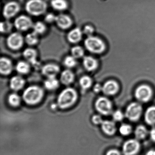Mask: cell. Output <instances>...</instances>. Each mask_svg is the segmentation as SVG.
<instances>
[{
    "label": "cell",
    "instance_id": "cell-1",
    "mask_svg": "<svg viewBox=\"0 0 155 155\" xmlns=\"http://www.w3.org/2000/svg\"><path fill=\"white\" fill-rule=\"evenodd\" d=\"M78 99V93L73 88L63 90L58 97V103L61 109L67 108L73 105Z\"/></svg>",
    "mask_w": 155,
    "mask_h": 155
},
{
    "label": "cell",
    "instance_id": "cell-2",
    "mask_svg": "<svg viewBox=\"0 0 155 155\" xmlns=\"http://www.w3.org/2000/svg\"><path fill=\"white\" fill-rule=\"evenodd\" d=\"M44 91L43 89L38 86H31L28 87L23 92L22 97L25 102L29 105L38 104L43 98Z\"/></svg>",
    "mask_w": 155,
    "mask_h": 155
},
{
    "label": "cell",
    "instance_id": "cell-3",
    "mask_svg": "<svg viewBox=\"0 0 155 155\" xmlns=\"http://www.w3.org/2000/svg\"><path fill=\"white\" fill-rule=\"evenodd\" d=\"M84 46L87 50L93 54H101L106 49V45L104 41L95 36L87 37L84 41Z\"/></svg>",
    "mask_w": 155,
    "mask_h": 155
},
{
    "label": "cell",
    "instance_id": "cell-4",
    "mask_svg": "<svg viewBox=\"0 0 155 155\" xmlns=\"http://www.w3.org/2000/svg\"><path fill=\"white\" fill-rule=\"evenodd\" d=\"M25 9L30 15L38 17L46 12L47 4L43 0H29L26 3Z\"/></svg>",
    "mask_w": 155,
    "mask_h": 155
},
{
    "label": "cell",
    "instance_id": "cell-5",
    "mask_svg": "<svg viewBox=\"0 0 155 155\" xmlns=\"http://www.w3.org/2000/svg\"><path fill=\"white\" fill-rule=\"evenodd\" d=\"M25 42L23 36L19 32H13L10 34L7 38V46L10 49L16 51L20 49Z\"/></svg>",
    "mask_w": 155,
    "mask_h": 155
},
{
    "label": "cell",
    "instance_id": "cell-6",
    "mask_svg": "<svg viewBox=\"0 0 155 155\" xmlns=\"http://www.w3.org/2000/svg\"><path fill=\"white\" fill-rule=\"evenodd\" d=\"M142 111V107L139 103L132 102L127 107L125 116L130 121H136L140 117Z\"/></svg>",
    "mask_w": 155,
    "mask_h": 155
},
{
    "label": "cell",
    "instance_id": "cell-7",
    "mask_svg": "<svg viewBox=\"0 0 155 155\" xmlns=\"http://www.w3.org/2000/svg\"><path fill=\"white\" fill-rule=\"evenodd\" d=\"M152 90L151 88L146 85L139 86L135 91V95L137 99L141 102L149 101L152 97Z\"/></svg>",
    "mask_w": 155,
    "mask_h": 155
},
{
    "label": "cell",
    "instance_id": "cell-8",
    "mask_svg": "<svg viewBox=\"0 0 155 155\" xmlns=\"http://www.w3.org/2000/svg\"><path fill=\"white\" fill-rule=\"evenodd\" d=\"M32 20L26 15H21L16 18L14 22V27L19 31H26L32 28Z\"/></svg>",
    "mask_w": 155,
    "mask_h": 155
},
{
    "label": "cell",
    "instance_id": "cell-9",
    "mask_svg": "<svg viewBox=\"0 0 155 155\" xmlns=\"http://www.w3.org/2000/svg\"><path fill=\"white\" fill-rule=\"evenodd\" d=\"M95 107L100 113L105 116L109 115L112 111V104L108 99L105 97H100L97 99Z\"/></svg>",
    "mask_w": 155,
    "mask_h": 155
},
{
    "label": "cell",
    "instance_id": "cell-10",
    "mask_svg": "<svg viewBox=\"0 0 155 155\" xmlns=\"http://www.w3.org/2000/svg\"><path fill=\"white\" fill-rule=\"evenodd\" d=\"M20 10V7L18 3L15 2H10L4 6L2 14L5 18L10 19L16 16Z\"/></svg>",
    "mask_w": 155,
    "mask_h": 155
},
{
    "label": "cell",
    "instance_id": "cell-11",
    "mask_svg": "<svg viewBox=\"0 0 155 155\" xmlns=\"http://www.w3.org/2000/svg\"><path fill=\"white\" fill-rule=\"evenodd\" d=\"M140 147V145L137 140H129L123 144L122 152L124 155H135L138 152Z\"/></svg>",
    "mask_w": 155,
    "mask_h": 155
},
{
    "label": "cell",
    "instance_id": "cell-12",
    "mask_svg": "<svg viewBox=\"0 0 155 155\" xmlns=\"http://www.w3.org/2000/svg\"><path fill=\"white\" fill-rule=\"evenodd\" d=\"M60 71L59 66L54 63L46 64L41 68V73L47 78H56Z\"/></svg>",
    "mask_w": 155,
    "mask_h": 155
},
{
    "label": "cell",
    "instance_id": "cell-13",
    "mask_svg": "<svg viewBox=\"0 0 155 155\" xmlns=\"http://www.w3.org/2000/svg\"><path fill=\"white\" fill-rule=\"evenodd\" d=\"M57 26L62 30H67L70 28L73 24V21L68 15L60 14L56 16V21Z\"/></svg>",
    "mask_w": 155,
    "mask_h": 155
},
{
    "label": "cell",
    "instance_id": "cell-14",
    "mask_svg": "<svg viewBox=\"0 0 155 155\" xmlns=\"http://www.w3.org/2000/svg\"><path fill=\"white\" fill-rule=\"evenodd\" d=\"M23 56L26 61L35 67L39 65L37 60L38 52L35 49L29 48L25 49L23 52Z\"/></svg>",
    "mask_w": 155,
    "mask_h": 155
},
{
    "label": "cell",
    "instance_id": "cell-15",
    "mask_svg": "<svg viewBox=\"0 0 155 155\" xmlns=\"http://www.w3.org/2000/svg\"><path fill=\"white\" fill-rule=\"evenodd\" d=\"M13 66L12 61L6 57H2L0 59V72L4 76H8L12 72Z\"/></svg>",
    "mask_w": 155,
    "mask_h": 155
},
{
    "label": "cell",
    "instance_id": "cell-16",
    "mask_svg": "<svg viewBox=\"0 0 155 155\" xmlns=\"http://www.w3.org/2000/svg\"><path fill=\"white\" fill-rule=\"evenodd\" d=\"M118 84L114 81L110 80L107 81L102 86L103 93L107 96H113L115 95L119 90Z\"/></svg>",
    "mask_w": 155,
    "mask_h": 155
},
{
    "label": "cell",
    "instance_id": "cell-17",
    "mask_svg": "<svg viewBox=\"0 0 155 155\" xmlns=\"http://www.w3.org/2000/svg\"><path fill=\"white\" fill-rule=\"evenodd\" d=\"M83 31L78 28H75L71 30L67 35V39L70 43L76 44L81 40Z\"/></svg>",
    "mask_w": 155,
    "mask_h": 155
},
{
    "label": "cell",
    "instance_id": "cell-18",
    "mask_svg": "<svg viewBox=\"0 0 155 155\" xmlns=\"http://www.w3.org/2000/svg\"><path fill=\"white\" fill-rule=\"evenodd\" d=\"M84 68L88 71H93L98 67V62L95 58L90 56L83 57L82 61Z\"/></svg>",
    "mask_w": 155,
    "mask_h": 155
},
{
    "label": "cell",
    "instance_id": "cell-19",
    "mask_svg": "<svg viewBox=\"0 0 155 155\" xmlns=\"http://www.w3.org/2000/svg\"><path fill=\"white\" fill-rule=\"evenodd\" d=\"M26 81L25 79L21 76H15L12 77L10 81L11 88L15 91H18L23 88Z\"/></svg>",
    "mask_w": 155,
    "mask_h": 155
},
{
    "label": "cell",
    "instance_id": "cell-20",
    "mask_svg": "<svg viewBox=\"0 0 155 155\" xmlns=\"http://www.w3.org/2000/svg\"><path fill=\"white\" fill-rule=\"evenodd\" d=\"M75 80V75L69 69L63 71L60 75V80L63 85L68 86L73 83Z\"/></svg>",
    "mask_w": 155,
    "mask_h": 155
},
{
    "label": "cell",
    "instance_id": "cell-21",
    "mask_svg": "<svg viewBox=\"0 0 155 155\" xmlns=\"http://www.w3.org/2000/svg\"><path fill=\"white\" fill-rule=\"evenodd\" d=\"M101 129L103 132L109 136H112L116 131L115 123L110 120H103L101 124Z\"/></svg>",
    "mask_w": 155,
    "mask_h": 155
},
{
    "label": "cell",
    "instance_id": "cell-22",
    "mask_svg": "<svg viewBox=\"0 0 155 155\" xmlns=\"http://www.w3.org/2000/svg\"><path fill=\"white\" fill-rule=\"evenodd\" d=\"M31 64L27 61H19L16 66V71L20 75H26L29 73Z\"/></svg>",
    "mask_w": 155,
    "mask_h": 155
},
{
    "label": "cell",
    "instance_id": "cell-23",
    "mask_svg": "<svg viewBox=\"0 0 155 155\" xmlns=\"http://www.w3.org/2000/svg\"><path fill=\"white\" fill-rule=\"evenodd\" d=\"M145 120L148 125H155V106L150 107L145 114Z\"/></svg>",
    "mask_w": 155,
    "mask_h": 155
},
{
    "label": "cell",
    "instance_id": "cell-24",
    "mask_svg": "<svg viewBox=\"0 0 155 155\" xmlns=\"http://www.w3.org/2000/svg\"><path fill=\"white\" fill-rule=\"evenodd\" d=\"M51 4L52 8L58 11L66 10L68 7V3L66 0H51Z\"/></svg>",
    "mask_w": 155,
    "mask_h": 155
},
{
    "label": "cell",
    "instance_id": "cell-25",
    "mask_svg": "<svg viewBox=\"0 0 155 155\" xmlns=\"http://www.w3.org/2000/svg\"><path fill=\"white\" fill-rule=\"evenodd\" d=\"M59 86V81L56 78H47L44 81V87L48 90L57 89Z\"/></svg>",
    "mask_w": 155,
    "mask_h": 155
},
{
    "label": "cell",
    "instance_id": "cell-26",
    "mask_svg": "<svg viewBox=\"0 0 155 155\" xmlns=\"http://www.w3.org/2000/svg\"><path fill=\"white\" fill-rule=\"evenodd\" d=\"M25 42L29 46H32L38 44L39 41L38 35L34 31L28 33L24 38Z\"/></svg>",
    "mask_w": 155,
    "mask_h": 155
},
{
    "label": "cell",
    "instance_id": "cell-27",
    "mask_svg": "<svg viewBox=\"0 0 155 155\" xmlns=\"http://www.w3.org/2000/svg\"><path fill=\"white\" fill-rule=\"evenodd\" d=\"M79 84L83 90L90 88L92 84V79L89 76L85 75L82 76L79 80Z\"/></svg>",
    "mask_w": 155,
    "mask_h": 155
},
{
    "label": "cell",
    "instance_id": "cell-28",
    "mask_svg": "<svg viewBox=\"0 0 155 155\" xmlns=\"http://www.w3.org/2000/svg\"><path fill=\"white\" fill-rule=\"evenodd\" d=\"M33 31L38 34V35H41L45 33L47 30V27L46 25L42 21H37L33 24Z\"/></svg>",
    "mask_w": 155,
    "mask_h": 155
},
{
    "label": "cell",
    "instance_id": "cell-29",
    "mask_svg": "<svg viewBox=\"0 0 155 155\" xmlns=\"http://www.w3.org/2000/svg\"><path fill=\"white\" fill-rule=\"evenodd\" d=\"M147 134V128L142 125L138 126L135 130V136L138 140H142L145 138Z\"/></svg>",
    "mask_w": 155,
    "mask_h": 155
},
{
    "label": "cell",
    "instance_id": "cell-30",
    "mask_svg": "<svg viewBox=\"0 0 155 155\" xmlns=\"http://www.w3.org/2000/svg\"><path fill=\"white\" fill-rule=\"evenodd\" d=\"M71 56L76 59L82 58L84 55V49L79 46H75L71 48Z\"/></svg>",
    "mask_w": 155,
    "mask_h": 155
},
{
    "label": "cell",
    "instance_id": "cell-31",
    "mask_svg": "<svg viewBox=\"0 0 155 155\" xmlns=\"http://www.w3.org/2000/svg\"><path fill=\"white\" fill-rule=\"evenodd\" d=\"M63 64L68 69L72 68L77 65V59L71 55L67 56L63 61Z\"/></svg>",
    "mask_w": 155,
    "mask_h": 155
},
{
    "label": "cell",
    "instance_id": "cell-32",
    "mask_svg": "<svg viewBox=\"0 0 155 155\" xmlns=\"http://www.w3.org/2000/svg\"><path fill=\"white\" fill-rule=\"evenodd\" d=\"M8 102L13 107H18L21 103V98L16 93L11 94L8 97Z\"/></svg>",
    "mask_w": 155,
    "mask_h": 155
},
{
    "label": "cell",
    "instance_id": "cell-33",
    "mask_svg": "<svg viewBox=\"0 0 155 155\" xmlns=\"http://www.w3.org/2000/svg\"><path fill=\"white\" fill-rule=\"evenodd\" d=\"M0 30L2 33H5L9 32L12 29V25L9 21H3L1 23Z\"/></svg>",
    "mask_w": 155,
    "mask_h": 155
},
{
    "label": "cell",
    "instance_id": "cell-34",
    "mask_svg": "<svg viewBox=\"0 0 155 155\" xmlns=\"http://www.w3.org/2000/svg\"><path fill=\"white\" fill-rule=\"evenodd\" d=\"M132 128L130 125L123 124L120 126L119 128V132L123 136H127L131 133Z\"/></svg>",
    "mask_w": 155,
    "mask_h": 155
},
{
    "label": "cell",
    "instance_id": "cell-35",
    "mask_svg": "<svg viewBox=\"0 0 155 155\" xmlns=\"http://www.w3.org/2000/svg\"><path fill=\"white\" fill-rule=\"evenodd\" d=\"M83 33L87 37H90L93 36L94 32V28L92 26L90 25H87L84 27L83 28Z\"/></svg>",
    "mask_w": 155,
    "mask_h": 155
},
{
    "label": "cell",
    "instance_id": "cell-36",
    "mask_svg": "<svg viewBox=\"0 0 155 155\" xmlns=\"http://www.w3.org/2000/svg\"><path fill=\"white\" fill-rule=\"evenodd\" d=\"M113 119L117 121H121L124 118V114L120 110H117L113 113L112 115Z\"/></svg>",
    "mask_w": 155,
    "mask_h": 155
},
{
    "label": "cell",
    "instance_id": "cell-37",
    "mask_svg": "<svg viewBox=\"0 0 155 155\" xmlns=\"http://www.w3.org/2000/svg\"><path fill=\"white\" fill-rule=\"evenodd\" d=\"M56 16L52 13H48L45 16V21L48 23H52L55 22L56 19Z\"/></svg>",
    "mask_w": 155,
    "mask_h": 155
},
{
    "label": "cell",
    "instance_id": "cell-38",
    "mask_svg": "<svg viewBox=\"0 0 155 155\" xmlns=\"http://www.w3.org/2000/svg\"><path fill=\"white\" fill-rule=\"evenodd\" d=\"M92 120L94 124H97V125L101 124L103 121L102 118H101V117L99 116V115H94L92 117Z\"/></svg>",
    "mask_w": 155,
    "mask_h": 155
},
{
    "label": "cell",
    "instance_id": "cell-39",
    "mask_svg": "<svg viewBox=\"0 0 155 155\" xmlns=\"http://www.w3.org/2000/svg\"><path fill=\"white\" fill-rule=\"evenodd\" d=\"M106 155H120V153L117 150L111 149L107 152Z\"/></svg>",
    "mask_w": 155,
    "mask_h": 155
},
{
    "label": "cell",
    "instance_id": "cell-40",
    "mask_svg": "<svg viewBox=\"0 0 155 155\" xmlns=\"http://www.w3.org/2000/svg\"><path fill=\"white\" fill-rule=\"evenodd\" d=\"M93 90L96 93H99L102 90V86H101L100 84H96L93 87Z\"/></svg>",
    "mask_w": 155,
    "mask_h": 155
},
{
    "label": "cell",
    "instance_id": "cell-41",
    "mask_svg": "<svg viewBox=\"0 0 155 155\" xmlns=\"http://www.w3.org/2000/svg\"><path fill=\"white\" fill-rule=\"evenodd\" d=\"M150 136L153 141H155V128H153L150 132Z\"/></svg>",
    "mask_w": 155,
    "mask_h": 155
},
{
    "label": "cell",
    "instance_id": "cell-42",
    "mask_svg": "<svg viewBox=\"0 0 155 155\" xmlns=\"http://www.w3.org/2000/svg\"><path fill=\"white\" fill-rule=\"evenodd\" d=\"M146 155H155V150H149Z\"/></svg>",
    "mask_w": 155,
    "mask_h": 155
}]
</instances>
